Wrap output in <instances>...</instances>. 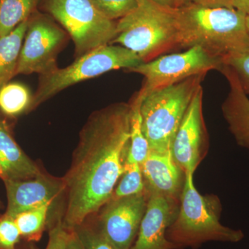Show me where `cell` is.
<instances>
[{"instance_id":"f546056e","label":"cell","mask_w":249,"mask_h":249,"mask_svg":"<svg viewBox=\"0 0 249 249\" xmlns=\"http://www.w3.org/2000/svg\"><path fill=\"white\" fill-rule=\"evenodd\" d=\"M232 8L249 16V0H233Z\"/></svg>"},{"instance_id":"ffe728a7","label":"cell","mask_w":249,"mask_h":249,"mask_svg":"<svg viewBox=\"0 0 249 249\" xmlns=\"http://www.w3.org/2000/svg\"><path fill=\"white\" fill-rule=\"evenodd\" d=\"M41 0H0V36L14 31L36 11Z\"/></svg>"},{"instance_id":"277c9868","label":"cell","mask_w":249,"mask_h":249,"mask_svg":"<svg viewBox=\"0 0 249 249\" xmlns=\"http://www.w3.org/2000/svg\"><path fill=\"white\" fill-rule=\"evenodd\" d=\"M206 76L190 77L144 96L141 106L142 128L150 151L171 153L185 113Z\"/></svg>"},{"instance_id":"2e32d148","label":"cell","mask_w":249,"mask_h":249,"mask_svg":"<svg viewBox=\"0 0 249 249\" xmlns=\"http://www.w3.org/2000/svg\"><path fill=\"white\" fill-rule=\"evenodd\" d=\"M5 117L0 112V165L2 179L21 181L38 176L42 172L18 145Z\"/></svg>"},{"instance_id":"4dcf8cb0","label":"cell","mask_w":249,"mask_h":249,"mask_svg":"<svg viewBox=\"0 0 249 249\" xmlns=\"http://www.w3.org/2000/svg\"><path fill=\"white\" fill-rule=\"evenodd\" d=\"M151 1L166 7L176 8V0H151Z\"/></svg>"},{"instance_id":"5b68a950","label":"cell","mask_w":249,"mask_h":249,"mask_svg":"<svg viewBox=\"0 0 249 249\" xmlns=\"http://www.w3.org/2000/svg\"><path fill=\"white\" fill-rule=\"evenodd\" d=\"M193 175L185 174L181 204L167 231L168 240L180 248L197 247L209 241L237 243L243 240L245 234L242 231L221 224L217 203L211 206L209 199L196 191Z\"/></svg>"},{"instance_id":"f1b7e54d","label":"cell","mask_w":249,"mask_h":249,"mask_svg":"<svg viewBox=\"0 0 249 249\" xmlns=\"http://www.w3.org/2000/svg\"><path fill=\"white\" fill-rule=\"evenodd\" d=\"M66 249H85L74 230L70 231V232H69Z\"/></svg>"},{"instance_id":"d6986e66","label":"cell","mask_w":249,"mask_h":249,"mask_svg":"<svg viewBox=\"0 0 249 249\" xmlns=\"http://www.w3.org/2000/svg\"><path fill=\"white\" fill-rule=\"evenodd\" d=\"M33 96L20 83H8L0 89V112L8 118H16L31 111Z\"/></svg>"},{"instance_id":"30bf717a","label":"cell","mask_w":249,"mask_h":249,"mask_svg":"<svg viewBox=\"0 0 249 249\" xmlns=\"http://www.w3.org/2000/svg\"><path fill=\"white\" fill-rule=\"evenodd\" d=\"M149 192L111 199L95 215L94 224L118 249H129L146 210Z\"/></svg>"},{"instance_id":"836d02e7","label":"cell","mask_w":249,"mask_h":249,"mask_svg":"<svg viewBox=\"0 0 249 249\" xmlns=\"http://www.w3.org/2000/svg\"><path fill=\"white\" fill-rule=\"evenodd\" d=\"M3 178V171L2 169H1V165H0V178Z\"/></svg>"},{"instance_id":"ac0fdd59","label":"cell","mask_w":249,"mask_h":249,"mask_svg":"<svg viewBox=\"0 0 249 249\" xmlns=\"http://www.w3.org/2000/svg\"><path fill=\"white\" fill-rule=\"evenodd\" d=\"M144 96L141 92L134 95L130 105V131H129V142L127 158L124 164H133L142 162L146 159L150 152L148 142L142 128L141 106Z\"/></svg>"},{"instance_id":"83f0119b","label":"cell","mask_w":249,"mask_h":249,"mask_svg":"<svg viewBox=\"0 0 249 249\" xmlns=\"http://www.w3.org/2000/svg\"><path fill=\"white\" fill-rule=\"evenodd\" d=\"M233 0H191V2L209 7L232 8Z\"/></svg>"},{"instance_id":"7a4b0ae2","label":"cell","mask_w":249,"mask_h":249,"mask_svg":"<svg viewBox=\"0 0 249 249\" xmlns=\"http://www.w3.org/2000/svg\"><path fill=\"white\" fill-rule=\"evenodd\" d=\"M178 47H202L214 56L249 47L247 15L227 7H209L189 2L176 8Z\"/></svg>"},{"instance_id":"cb8c5ba5","label":"cell","mask_w":249,"mask_h":249,"mask_svg":"<svg viewBox=\"0 0 249 249\" xmlns=\"http://www.w3.org/2000/svg\"><path fill=\"white\" fill-rule=\"evenodd\" d=\"M222 62L233 70L242 89L249 95V47L231 52L222 58Z\"/></svg>"},{"instance_id":"484cf974","label":"cell","mask_w":249,"mask_h":249,"mask_svg":"<svg viewBox=\"0 0 249 249\" xmlns=\"http://www.w3.org/2000/svg\"><path fill=\"white\" fill-rule=\"evenodd\" d=\"M21 237L14 218L6 213L0 215V249H16Z\"/></svg>"},{"instance_id":"9a60e30c","label":"cell","mask_w":249,"mask_h":249,"mask_svg":"<svg viewBox=\"0 0 249 249\" xmlns=\"http://www.w3.org/2000/svg\"><path fill=\"white\" fill-rule=\"evenodd\" d=\"M141 168L147 183V191L177 199L182 191V170L175 163L172 153L150 151Z\"/></svg>"},{"instance_id":"e575fe53","label":"cell","mask_w":249,"mask_h":249,"mask_svg":"<svg viewBox=\"0 0 249 249\" xmlns=\"http://www.w3.org/2000/svg\"><path fill=\"white\" fill-rule=\"evenodd\" d=\"M3 204L2 202H1V200H0V209H2Z\"/></svg>"},{"instance_id":"44dd1931","label":"cell","mask_w":249,"mask_h":249,"mask_svg":"<svg viewBox=\"0 0 249 249\" xmlns=\"http://www.w3.org/2000/svg\"><path fill=\"white\" fill-rule=\"evenodd\" d=\"M53 203L29 210L15 216L21 236L28 241L40 240L42 232L48 224V217Z\"/></svg>"},{"instance_id":"9c48e42d","label":"cell","mask_w":249,"mask_h":249,"mask_svg":"<svg viewBox=\"0 0 249 249\" xmlns=\"http://www.w3.org/2000/svg\"><path fill=\"white\" fill-rule=\"evenodd\" d=\"M67 40L66 31L52 18L35 11L29 23L19 54L18 74H46L56 69V60Z\"/></svg>"},{"instance_id":"7402d4cb","label":"cell","mask_w":249,"mask_h":249,"mask_svg":"<svg viewBox=\"0 0 249 249\" xmlns=\"http://www.w3.org/2000/svg\"><path fill=\"white\" fill-rule=\"evenodd\" d=\"M145 191V183L141 165L139 163L124 164L122 179L116 186L111 198L119 199L139 194Z\"/></svg>"},{"instance_id":"d4e9b609","label":"cell","mask_w":249,"mask_h":249,"mask_svg":"<svg viewBox=\"0 0 249 249\" xmlns=\"http://www.w3.org/2000/svg\"><path fill=\"white\" fill-rule=\"evenodd\" d=\"M98 11L111 20L120 19L138 6L139 0H93Z\"/></svg>"},{"instance_id":"4fadbf2b","label":"cell","mask_w":249,"mask_h":249,"mask_svg":"<svg viewBox=\"0 0 249 249\" xmlns=\"http://www.w3.org/2000/svg\"><path fill=\"white\" fill-rule=\"evenodd\" d=\"M176 210V199L149 192L146 210L137 240L129 249H181L166 237L167 231L178 214Z\"/></svg>"},{"instance_id":"d6a6232c","label":"cell","mask_w":249,"mask_h":249,"mask_svg":"<svg viewBox=\"0 0 249 249\" xmlns=\"http://www.w3.org/2000/svg\"><path fill=\"white\" fill-rule=\"evenodd\" d=\"M246 24H247V33L249 37V16H247V19H246Z\"/></svg>"},{"instance_id":"ba28073f","label":"cell","mask_w":249,"mask_h":249,"mask_svg":"<svg viewBox=\"0 0 249 249\" xmlns=\"http://www.w3.org/2000/svg\"><path fill=\"white\" fill-rule=\"evenodd\" d=\"M222 65V58L211 55L199 46H195L180 53L160 55L127 71L144 77L140 91L145 96L190 77L207 73L211 70L219 71Z\"/></svg>"},{"instance_id":"4316f807","label":"cell","mask_w":249,"mask_h":249,"mask_svg":"<svg viewBox=\"0 0 249 249\" xmlns=\"http://www.w3.org/2000/svg\"><path fill=\"white\" fill-rule=\"evenodd\" d=\"M70 231L62 224V217H58L50 225L49 240L45 249H66Z\"/></svg>"},{"instance_id":"6da1fadb","label":"cell","mask_w":249,"mask_h":249,"mask_svg":"<svg viewBox=\"0 0 249 249\" xmlns=\"http://www.w3.org/2000/svg\"><path fill=\"white\" fill-rule=\"evenodd\" d=\"M130 105L118 103L93 112L83 126L71 166L62 178L67 230L79 227L110 199L124 172Z\"/></svg>"},{"instance_id":"e0dca14e","label":"cell","mask_w":249,"mask_h":249,"mask_svg":"<svg viewBox=\"0 0 249 249\" xmlns=\"http://www.w3.org/2000/svg\"><path fill=\"white\" fill-rule=\"evenodd\" d=\"M28 23L29 19L9 34L0 36V89L16 76Z\"/></svg>"},{"instance_id":"3957f363","label":"cell","mask_w":249,"mask_h":249,"mask_svg":"<svg viewBox=\"0 0 249 249\" xmlns=\"http://www.w3.org/2000/svg\"><path fill=\"white\" fill-rule=\"evenodd\" d=\"M115 44L132 51L143 62L178 47L176 8L139 0L136 9L116 22V36L111 45Z\"/></svg>"},{"instance_id":"52a82bcc","label":"cell","mask_w":249,"mask_h":249,"mask_svg":"<svg viewBox=\"0 0 249 249\" xmlns=\"http://www.w3.org/2000/svg\"><path fill=\"white\" fill-rule=\"evenodd\" d=\"M40 4L71 37L77 58L116 37V22L103 16L93 0H41Z\"/></svg>"},{"instance_id":"8fae6325","label":"cell","mask_w":249,"mask_h":249,"mask_svg":"<svg viewBox=\"0 0 249 249\" xmlns=\"http://www.w3.org/2000/svg\"><path fill=\"white\" fill-rule=\"evenodd\" d=\"M203 93L201 86L193 96L172 145L173 160L184 174L195 173L204 145Z\"/></svg>"},{"instance_id":"7c38bea8","label":"cell","mask_w":249,"mask_h":249,"mask_svg":"<svg viewBox=\"0 0 249 249\" xmlns=\"http://www.w3.org/2000/svg\"><path fill=\"white\" fill-rule=\"evenodd\" d=\"M3 181L7 196L5 213L12 217L48 203L54 204L65 196L63 178H54L43 173L29 179Z\"/></svg>"},{"instance_id":"1f68e13d","label":"cell","mask_w":249,"mask_h":249,"mask_svg":"<svg viewBox=\"0 0 249 249\" xmlns=\"http://www.w3.org/2000/svg\"><path fill=\"white\" fill-rule=\"evenodd\" d=\"M189 2H191V0H176V8L180 7Z\"/></svg>"},{"instance_id":"603a6c76","label":"cell","mask_w":249,"mask_h":249,"mask_svg":"<svg viewBox=\"0 0 249 249\" xmlns=\"http://www.w3.org/2000/svg\"><path fill=\"white\" fill-rule=\"evenodd\" d=\"M85 249H118L96 227L94 222L87 219L73 229Z\"/></svg>"},{"instance_id":"8992f818","label":"cell","mask_w":249,"mask_h":249,"mask_svg":"<svg viewBox=\"0 0 249 249\" xmlns=\"http://www.w3.org/2000/svg\"><path fill=\"white\" fill-rule=\"evenodd\" d=\"M142 59L132 51L120 45H103L78 57L71 65L40 75L31 110L42 103L85 80L96 78L112 70H127L142 63Z\"/></svg>"},{"instance_id":"5bb4252c","label":"cell","mask_w":249,"mask_h":249,"mask_svg":"<svg viewBox=\"0 0 249 249\" xmlns=\"http://www.w3.org/2000/svg\"><path fill=\"white\" fill-rule=\"evenodd\" d=\"M227 78L229 91L222 105L223 117L237 145L249 150V98L235 72L224 65L219 71Z\"/></svg>"}]
</instances>
